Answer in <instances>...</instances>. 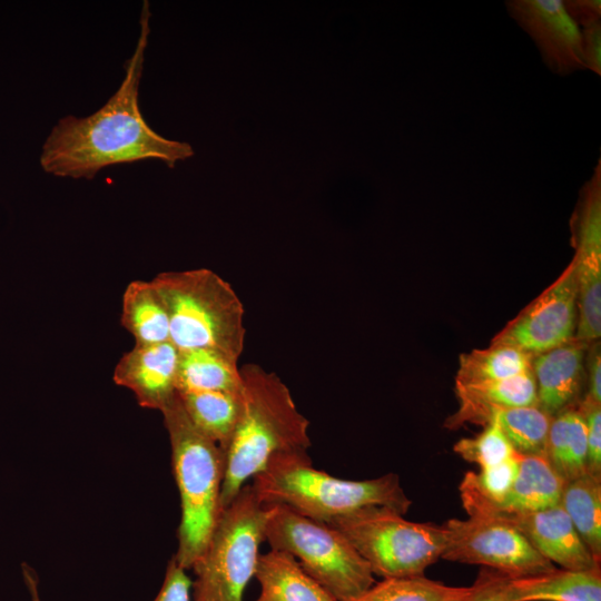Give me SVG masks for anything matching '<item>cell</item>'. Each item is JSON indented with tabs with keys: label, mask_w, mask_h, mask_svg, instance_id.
<instances>
[{
	"label": "cell",
	"mask_w": 601,
	"mask_h": 601,
	"mask_svg": "<svg viewBox=\"0 0 601 601\" xmlns=\"http://www.w3.org/2000/svg\"><path fill=\"white\" fill-rule=\"evenodd\" d=\"M587 453L585 421L577 405L553 416L544 456L564 483L587 473Z\"/></svg>",
	"instance_id": "cell-20"
},
{
	"label": "cell",
	"mask_w": 601,
	"mask_h": 601,
	"mask_svg": "<svg viewBox=\"0 0 601 601\" xmlns=\"http://www.w3.org/2000/svg\"><path fill=\"white\" fill-rule=\"evenodd\" d=\"M22 573L24 578L26 585L29 590L32 601H41L38 590V579L33 570L28 566L26 563L22 564Z\"/></svg>",
	"instance_id": "cell-36"
},
{
	"label": "cell",
	"mask_w": 601,
	"mask_h": 601,
	"mask_svg": "<svg viewBox=\"0 0 601 601\" xmlns=\"http://www.w3.org/2000/svg\"><path fill=\"white\" fill-rule=\"evenodd\" d=\"M462 505L469 516L494 519L513 526L540 554L562 569L600 566L560 504L519 513L502 512L473 502H462Z\"/></svg>",
	"instance_id": "cell-12"
},
{
	"label": "cell",
	"mask_w": 601,
	"mask_h": 601,
	"mask_svg": "<svg viewBox=\"0 0 601 601\" xmlns=\"http://www.w3.org/2000/svg\"><path fill=\"white\" fill-rule=\"evenodd\" d=\"M442 526L445 534L442 559L447 561L480 564L512 578L555 569L516 529L502 521L469 516L451 519Z\"/></svg>",
	"instance_id": "cell-9"
},
{
	"label": "cell",
	"mask_w": 601,
	"mask_h": 601,
	"mask_svg": "<svg viewBox=\"0 0 601 601\" xmlns=\"http://www.w3.org/2000/svg\"><path fill=\"white\" fill-rule=\"evenodd\" d=\"M564 8L571 19L583 28L601 23V1L600 0H566Z\"/></svg>",
	"instance_id": "cell-34"
},
{
	"label": "cell",
	"mask_w": 601,
	"mask_h": 601,
	"mask_svg": "<svg viewBox=\"0 0 601 601\" xmlns=\"http://www.w3.org/2000/svg\"><path fill=\"white\" fill-rule=\"evenodd\" d=\"M513 601H601L600 566L549 572L511 580Z\"/></svg>",
	"instance_id": "cell-19"
},
{
	"label": "cell",
	"mask_w": 601,
	"mask_h": 601,
	"mask_svg": "<svg viewBox=\"0 0 601 601\" xmlns=\"http://www.w3.org/2000/svg\"><path fill=\"white\" fill-rule=\"evenodd\" d=\"M509 14L533 39L545 65L555 73L585 69L581 30L562 0H510Z\"/></svg>",
	"instance_id": "cell-13"
},
{
	"label": "cell",
	"mask_w": 601,
	"mask_h": 601,
	"mask_svg": "<svg viewBox=\"0 0 601 601\" xmlns=\"http://www.w3.org/2000/svg\"><path fill=\"white\" fill-rule=\"evenodd\" d=\"M578 283L573 259L560 276L492 339L536 355L574 336Z\"/></svg>",
	"instance_id": "cell-11"
},
{
	"label": "cell",
	"mask_w": 601,
	"mask_h": 601,
	"mask_svg": "<svg viewBox=\"0 0 601 601\" xmlns=\"http://www.w3.org/2000/svg\"><path fill=\"white\" fill-rule=\"evenodd\" d=\"M238 361L218 351L196 348L180 352L178 390H220L240 392Z\"/></svg>",
	"instance_id": "cell-24"
},
{
	"label": "cell",
	"mask_w": 601,
	"mask_h": 601,
	"mask_svg": "<svg viewBox=\"0 0 601 601\" xmlns=\"http://www.w3.org/2000/svg\"><path fill=\"white\" fill-rule=\"evenodd\" d=\"M191 580L173 558L167 565L162 585L154 601H191Z\"/></svg>",
	"instance_id": "cell-32"
},
{
	"label": "cell",
	"mask_w": 601,
	"mask_h": 601,
	"mask_svg": "<svg viewBox=\"0 0 601 601\" xmlns=\"http://www.w3.org/2000/svg\"><path fill=\"white\" fill-rule=\"evenodd\" d=\"M254 577L260 584L255 601H336L285 551L259 554Z\"/></svg>",
	"instance_id": "cell-18"
},
{
	"label": "cell",
	"mask_w": 601,
	"mask_h": 601,
	"mask_svg": "<svg viewBox=\"0 0 601 601\" xmlns=\"http://www.w3.org/2000/svg\"><path fill=\"white\" fill-rule=\"evenodd\" d=\"M469 591H470V590H469ZM467 594H469V592H467L464 597H462V598H460V599H457V600H454V601H465V598H466Z\"/></svg>",
	"instance_id": "cell-37"
},
{
	"label": "cell",
	"mask_w": 601,
	"mask_h": 601,
	"mask_svg": "<svg viewBox=\"0 0 601 601\" xmlns=\"http://www.w3.org/2000/svg\"><path fill=\"white\" fill-rule=\"evenodd\" d=\"M491 420L497 423L516 453L544 456L552 417L538 405L497 410Z\"/></svg>",
	"instance_id": "cell-26"
},
{
	"label": "cell",
	"mask_w": 601,
	"mask_h": 601,
	"mask_svg": "<svg viewBox=\"0 0 601 601\" xmlns=\"http://www.w3.org/2000/svg\"><path fill=\"white\" fill-rule=\"evenodd\" d=\"M455 393L459 410L445 422L450 428L464 423L485 425L497 410L538 405L532 372L497 381L455 385Z\"/></svg>",
	"instance_id": "cell-17"
},
{
	"label": "cell",
	"mask_w": 601,
	"mask_h": 601,
	"mask_svg": "<svg viewBox=\"0 0 601 601\" xmlns=\"http://www.w3.org/2000/svg\"><path fill=\"white\" fill-rule=\"evenodd\" d=\"M581 49L584 68L601 76V23L581 30Z\"/></svg>",
	"instance_id": "cell-33"
},
{
	"label": "cell",
	"mask_w": 601,
	"mask_h": 601,
	"mask_svg": "<svg viewBox=\"0 0 601 601\" xmlns=\"http://www.w3.org/2000/svg\"><path fill=\"white\" fill-rule=\"evenodd\" d=\"M578 283L574 338L592 344L601 335V167L583 185L571 220Z\"/></svg>",
	"instance_id": "cell-10"
},
{
	"label": "cell",
	"mask_w": 601,
	"mask_h": 601,
	"mask_svg": "<svg viewBox=\"0 0 601 601\" xmlns=\"http://www.w3.org/2000/svg\"><path fill=\"white\" fill-rule=\"evenodd\" d=\"M521 454L514 453L509 459L480 472H467L464 477L475 490L491 502H499L512 487L519 470Z\"/></svg>",
	"instance_id": "cell-29"
},
{
	"label": "cell",
	"mask_w": 601,
	"mask_h": 601,
	"mask_svg": "<svg viewBox=\"0 0 601 601\" xmlns=\"http://www.w3.org/2000/svg\"><path fill=\"white\" fill-rule=\"evenodd\" d=\"M453 450L463 460L477 464L480 469L495 465L515 453L493 420L486 423L484 430L476 436L457 441Z\"/></svg>",
	"instance_id": "cell-28"
},
{
	"label": "cell",
	"mask_w": 601,
	"mask_h": 601,
	"mask_svg": "<svg viewBox=\"0 0 601 601\" xmlns=\"http://www.w3.org/2000/svg\"><path fill=\"white\" fill-rule=\"evenodd\" d=\"M149 18V3L144 1L140 35L117 91L90 116H67L52 128L40 155L47 174L92 179L99 170L117 164L159 159L174 167L194 155L189 144L166 139L151 129L139 108Z\"/></svg>",
	"instance_id": "cell-1"
},
{
	"label": "cell",
	"mask_w": 601,
	"mask_h": 601,
	"mask_svg": "<svg viewBox=\"0 0 601 601\" xmlns=\"http://www.w3.org/2000/svg\"><path fill=\"white\" fill-rule=\"evenodd\" d=\"M252 486L262 503L283 504L324 523L374 505L404 515L412 504L395 473L343 480L314 469L308 453L275 456L253 477Z\"/></svg>",
	"instance_id": "cell-3"
},
{
	"label": "cell",
	"mask_w": 601,
	"mask_h": 601,
	"mask_svg": "<svg viewBox=\"0 0 601 601\" xmlns=\"http://www.w3.org/2000/svg\"><path fill=\"white\" fill-rule=\"evenodd\" d=\"M265 540L273 550L292 554L336 601L354 598L375 583L370 565L345 536L286 505H269Z\"/></svg>",
	"instance_id": "cell-7"
},
{
	"label": "cell",
	"mask_w": 601,
	"mask_h": 601,
	"mask_svg": "<svg viewBox=\"0 0 601 601\" xmlns=\"http://www.w3.org/2000/svg\"><path fill=\"white\" fill-rule=\"evenodd\" d=\"M469 590L470 587H450L424 575L387 578L345 601H454Z\"/></svg>",
	"instance_id": "cell-27"
},
{
	"label": "cell",
	"mask_w": 601,
	"mask_h": 601,
	"mask_svg": "<svg viewBox=\"0 0 601 601\" xmlns=\"http://www.w3.org/2000/svg\"><path fill=\"white\" fill-rule=\"evenodd\" d=\"M532 372V355L522 349L492 342L489 347L461 354L455 385L509 378Z\"/></svg>",
	"instance_id": "cell-25"
},
{
	"label": "cell",
	"mask_w": 601,
	"mask_h": 601,
	"mask_svg": "<svg viewBox=\"0 0 601 601\" xmlns=\"http://www.w3.org/2000/svg\"><path fill=\"white\" fill-rule=\"evenodd\" d=\"M239 371L240 407L234 431L224 449L221 509L272 459L282 454H306L311 447L309 421L297 410L280 377L252 363L242 366Z\"/></svg>",
	"instance_id": "cell-2"
},
{
	"label": "cell",
	"mask_w": 601,
	"mask_h": 601,
	"mask_svg": "<svg viewBox=\"0 0 601 601\" xmlns=\"http://www.w3.org/2000/svg\"><path fill=\"white\" fill-rule=\"evenodd\" d=\"M512 577L500 571L483 568L470 587L465 601H513Z\"/></svg>",
	"instance_id": "cell-30"
},
{
	"label": "cell",
	"mask_w": 601,
	"mask_h": 601,
	"mask_svg": "<svg viewBox=\"0 0 601 601\" xmlns=\"http://www.w3.org/2000/svg\"><path fill=\"white\" fill-rule=\"evenodd\" d=\"M240 392L178 390L177 396L190 421L224 451L234 431Z\"/></svg>",
	"instance_id": "cell-22"
},
{
	"label": "cell",
	"mask_w": 601,
	"mask_h": 601,
	"mask_svg": "<svg viewBox=\"0 0 601 601\" xmlns=\"http://www.w3.org/2000/svg\"><path fill=\"white\" fill-rule=\"evenodd\" d=\"M577 407L587 426V473L601 480V405L582 400Z\"/></svg>",
	"instance_id": "cell-31"
},
{
	"label": "cell",
	"mask_w": 601,
	"mask_h": 601,
	"mask_svg": "<svg viewBox=\"0 0 601 601\" xmlns=\"http://www.w3.org/2000/svg\"><path fill=\"white\" fill-rule=\"evenodd\" d=\"M588 345L578 339L532 356L538 406L551 417L575 406L583 383Z\"/></svg>",
	"instance_id": "cell-15"
},
{
	"label": "cell",
	"mask_w": 601,
	"mask_h": 601,
	"mask_svg": "<svg viewBox=\"0 0 601 601\" xmlns=\"http://www.w3.org/2000/svg\"><path fill=\"white\" fill-rule=\"evenodd\" d=\"M559 504L597 561H601V480L588 473L565 482Z\"/></svg>",
	"instance_id": "cell-23"
},
{
	"label": "cell",
	"mask_w": 601,
	"mask_h": 601,
	"mask_svg": "<svg viewBox=\"0 0 601 601\" xmlns=\"http://www.w3.org/2000/svg\"><path fill=\"white\" fill-rule=\"evenodd\" d=\"M589 357V390L583 400L601 405V354L599 343H592Z\"/></svg>",
	"instance_id": "cell-35"
},
{
	"label": "cell",
	"mask_w": 601,
	"mask_h": 601,
	"mask_svg": "<svg viewBox=\"0 0 601 601\" xmlns=\"http://www.w3.org/2000/svg\"><path fill=\"white\" fill-rule=\"evenodd\" d=\"M179 349L170 342L135 344L118 361L112 380L145 408L162 411L177 395Z\"/></svg>",
	"instance_id": "cell-14"
},
{
	"label": "cell",
	"mask_w": 601,
	"mask_h": 601,
	"mask_svg": "<svg viewBox=\"0 0 601 601\" xmlns=\"http://www.w3.org/2000/svg\"><path fill=\"white\" fill-rule=\"evenodd\" d=\"M269 505L245 484L221 509L204 553L193 564L191 601H243L265 540Z\"/></svg>",
	"instance_id": "cell-6"
},
{
	"label": "cell",
	"mask_w": 601,
	"mask_h": 601,
	"mask_svg": "<svg viewBox=\"0 0 601 601\" xmlns=\"http://www.w3.org/2000/svg\"><path fill=\"white\" fill-rule=\"evenodd\" d=\"M169 316V341L179 352L207 348L239 359L244 348V306L231 285L215 272H162L151 279Z\"/></svg>",
	"instance_id": "cell-5"
},
{
	"label": "cell",
	"mask_w": 601,
	"mask_h": 601,
	"mask_svg": "<svg viewBox=\"0 0 601 601\" xmlns=\"http://www.w3.org/2000/svg\"><path fill=\"white\" fill-rule=\"evenodd\" d=\"M161 413L181 505L174 559L180 568L189 570L204 553L221 511L225 454L190 421L177 395Z\"/></svg>",
	"instance_id": "cell-4"
},
{
	"label": "cell",
	"mask_w": 601,
	"mask_h": 601,
	"mask_svg": "<svg viewBox=\"0 0 601 601\" xmlns=\"http://www.w3.org/2000/svg\"><path fill=\"white\" fill-rule=\"evenodd\" d=\"M564 482L552 470L545 456L521 455L518 476L499 502H491L463 477L459 486L461 501L477 503L502 512H532L558 505Z\"/></svg>",
	"instance_id": "cell-16"
},
{
	"label": "cell",
	"mask_w": 601,
	"mask_h": 601,
	"mask_svg": "<svg viewBox=\"0 0 601 601\" xmlns=\"http://www.w3.org/2000/svg\"><path fill=\"white\" fill-rule=\"evenodd\" d=\"M337 530L367 562L374 575H424L442 558V525L407 521L385 506H367L326 523Z\"/></svg>",
	"instance_id": "cell-8"
},
{
	"label": "cell",
	"mask_w": 601,
	"mask_h": 601,
	"mask_svg": "<svg viewBox=\"0 0 601 601\" xmlns=\"http://www.w3.org/2000/svg\"><path fill=\"white\" fill-rule=\"evenodd\" d=\"M120 323L135 344L169 341V316L151 280H132L122 294Z\"/></svg>",
	"instance_id": "cell-21"
}]
</instances>
